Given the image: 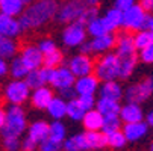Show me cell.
<instances>
[{
    "mask_svg": "<svg viewBox=\"0 0 153 151\" xmlns=\"http://www.w3.org/2000/svg\"><path fill=\"white\" fill-rule=\"evenodd\" d=\"M150 151H153V144H152V147H150Z\"/></svg>",
    "mask_w": 153,
    "mask_h": 151,
    "instance_id": "obj_56",
    "label": "cell"
},
{
    "mask_svg": "<svg viewBox=\"0 0 153 151\" xmlns=\"http://www.w3.org/2000/svg\"><path fill=\"white\" fill-rule=\"evenodd\" d=\"M153 95V77H144L141 82L130 85L124 92L126 103L141 104Z\"/></svg>",
    "mask_w": 153,
    "mask_h": 151,
    "instance_id": "obj_8",
    "label": "cell"
},
{
    "mask_svg": "<svg viewBox=\"0 0 153 151\" xmlns=\"http://www.w3.org/2000/svg\"><path fill=\"white\" fill-rule=\"evenodd\" d=\"M3 148L6 151H20L21 150L20 138H3Z\"/></svg>",
    "mask_w": 153,
    "mask_h": 151,
    "instance_id": "obj_41",
    "label": "cell"
},
{
    "mask_svg": "<svg viewBox=\"0 0 153 151\" xmlns=\"http://www.w3.org/2000/svg\"><path fill=\"white\" fill-rule=\"evenodd\" d=\"M29 68L25 65V62L21 60L20 56L12 57L11 63H9V73L12 76V79H26V76L29 74Z\"/></svg>",
    "mask_w": 153,
    "mask_h": 151,
    "instance_id": "obj_30",
    "label": "cell"
},
{
    "mask_svg": "<svg viewBox=\"0 0 153 151\" xmlns=\"http://www.w3.org/2000/svg\"><path fill=\"white\" fill-rule=\"evenodd\" d=\"M67 130H65V125L61 122V119H53L50 124V132H49V138H52L56 142L64 144V141L67 139Z\"/></svg>",
    "mask_w": 153,
    "mask_h": 151,
    "instance_id": "obj_33",
    "label": "cell"
},
{
    "mask_svg": "<svg viewBox=\"0 0 153 151\" xmlns=\"http://www.w3.org/2000/svg\"><path fill=\"white\" fill-rule=\"evenodd\" d=\"M52 100H53V91L47 85L33 89L30 94V103L36 109H47V106L50 104Z\"/></svg>",
    "mask_w": 153,
    "mask_h": 151,
    "instance_id": "obj_17",
    "label": "cell"
},
{
    "mask_svg": "<svg viewBox=\"0 0 153 151\" xmlns=\"http://www.w3.org/2000/svg\"><path fill=\"white\" fill-rule=\"evenodd\" d=\"M49 132H50V124H47L46 121H35L27 128V136L39 145L44 139L49 138Z\"/></svg>",
    "mask_w": 153,
    "mask_h": 151,
    "instance_id": "obj_19",
    "label": "cell"
},
{
    "mask_svg": "<svg viewBox=\"0 0 153 151\" xmlns=\"http://www.w3.org/2000/svg\"><path fill=\"white\" fill-rule=\"evenodd\" d=\"M99 94L102 98H109V100H115L120 101L123 97V89L117 80H111V82H103L99 88Z\"/></svg>",
    "mask_w": 153,
    "mask_h": 151,
    "instance_id": "obj_20",
    "label": "cell"
},
{
    "mask_svg": "<svg viewBox=\"0 0 153 151\" xmlns=\"http://www.w3.org/2000/svg\"><path fill=\"white\" fill-rule=\"evenodd\" d=\"M121 124H123V121H121L120 115H108L103 119L102 132H105L106 135H109V133H112V132L121 130Z\"/></svg>",
    "mask_w": 153,
    "mask_h": 151,
    "instance_id": "obj_34",
    "label": "cell"
},
{
    "mask_svg": "<svg viewBox=\"0 0 153 151\" xmlns=\"http://www.w3.org/2000/svg\"><path fill=\"white\" fill-rule=\"evenodd\" d=\"M21 32H23V27H21V23L17 17H11L0 12V35L15 39L21 35Z\"/></svg>",
    "mask_w": 153,
    "mask_h": 151,
    "instance_id": "obj_13",
    "label": "cell"
},
{
    "mask_svg": "<svg viewBox=\"0 0 153 151\" xmlns=\"http://www.w3.org/2000/svg\"><path fill=\"white\" fill-rule=\"evenodd\" d=\"M26 113L20 104H11L6 109V122L0 130L2 138H20L26 132Z\"/></svg>",
    "mask_w": 153,
    "mask_h": 151,
    "instance_id": "obj_3",
    "label": "cell"
},
{
    "mask_svg": "<svg viewBox=\"0 0 153 151\" xmlns=\"http://www.w3.org/2000/svg\"><path fill=\"white\" fill-rule=\"evenodd\" d=\"M146 122L149 124V127L153 128V110H150V112L146 115Z\"/></svg>",
    "mask_w": 153,
    "mask_h": 151,
    "instance_id": "obj_52",
    "label": "cell"
},
{
    "mask_svg": "<svg viewBox=\"0 0 153 151\" xmlns=\"http://www.w3.org/2000/svg\"><path fill=\"white\" fill-rule=\"evenodd\" d=\"M96 109L103 116H108V115H120L121 106L115 100H109V98H102L100 97L97 100V103H96Z\"/></svg>",
    "mask_w": 153,
    "mask_h": 151,
    "instance_id": "obj_26",
    "label": "cell"
},
{
    "mask_svg": "<svg viewBox=\"0 0 153 151\" xmlns=\"http://www.w3.org/2000/svg\"><path fill=\"white\" fill-rule=\"evenodd\" d=\"M80 53L83 55H93V47H91V41H85L83 44L79 47Z\"/></svg>",
    "mask_w": 153,
    "mask_h": 151,
    "instance_id": "obj_49",
    "label": "cell"
},
{
    "mask_svg": "<svg viewBox=\"0 0 153 151\" xmlns=\"http://www.w3.org/2000/svg\"><path fill=\"white\" fill-rule=\"evenodd\" d=\"M38 49L42 52V55H47V53H52L53 50H56V44H55V41L52 38H42L38 41Z\"/></svg>",
    "mask_w": 153,
    "mask_h": 151,
    "instance_id": "obj_40",
    "label": "cell"
},
{
    "mask_svg": "<svg viewBox=\"0 0 153 151\" xmlns=\"http://www.w3.org/2000/svg\"><path fill=\"white\" fill-rule=\"evenodd\" d=\"M103 119H105V116L94 107V109H91L85 113L82 122H83V127L86 132H94V130H102Z\"/></svg>",
    "mask_w": 153,
    "mask_h": 151,
    "instance_id": "obj_22",
    "label": "cell"
},
{
    "mask_svg": "<svg viewBox=\"0 0 153 151\" xmlns=\"http://www.w3.org/2000/svg\"><path fill=\"white\" fill-rule=\"evenodd\" d=\"M39 145L33 139H30L29 136H26L25 139H21V151H36Z\"/></svg>",
    "mask_w": 153,
    "mask_h": 151,
    "instance_id": "obj_44",
    "label": "cell"
},
{
    "mask_svg": "<svg viewBox=\"0 0 153 151\" xmlns=\"http://www.w3.org/2000/svg\"><path fill=\"white\" fill-rule=\"evenodd\" d=\"M76 79L77 77L73 74V71L70 70L68 65H61L55 70L52 86L58 91L65 89V88H71V86H74V83H76Z\"/></svg>",
    "mask_w": 153,
    "mask_h": 151,
    "instance_id": "obj_12",
    "label": "cell"
},
{
    "mask_svg": "<svg viewBox=\"0 0 153 151\" xmlns=\"http://www.w3.org/2000/svg\"><path fill=\"white\" fill-rule=\"evenodd\" d=\"M146 29H149V30H152L153 32V15H149V20H147V27Z\"/></svg>",
    "mask_w": 153,
    "mask_h": 151,
    "instance_id": "obj_53",
    "label": "cell"
},
{
    "mask_svg": "<svg viewBox=\"0 0 153 151\" xmlns=\"http://www.w3.org/2000/svg\"><path fill=\"white\" fill-rule=\"evenodd\" d=\"M59 95H61L64 100L70 101V100H73V98H76V97H77V92H76V89H74V86H71V88L61 89V91H59Z\"/></svg>",
    "mask_w": 153,
    "mask_h": 151,
    "instance_id": "obj_47",
    "label": "cell"
},
{
    "mask_svg": "<svg viewBox=\"0 0 153 151\" xmlns=\"http://www.w3.org/2000/svg\"><path fill=\"white\" fill-rule=\"evenodd\" d=\"M94 74L102 82H111V80L120 79V74H118V60H117L115 52L114 53L109 52V53L103 55L96 62Z\"/></svg>",
    "mask_w": 153,
    "mask_h": 151,
    "instance_id": "obj_5",
    "label": "cell"
},
{
    "mask_svg": "<svg viewBox=\"0 0 153 151\" xmlns=\"http://www.w3.org/2000/svg\"><path fill=\"white\" fill-rule=\"evenodd\" d=\"M135 5V0H115L114 2V8L120 9V11H127L129 8H132Z\"/></svg>",
    "mask_w": 153,
    "mask_h": 151,
    "instance_id": "obj_46",
    "label": "cell"
},
{
    "mask_svg": "<svg viewBox=\"0 0 153 151\" xmlns=\"http://www.w3.org/2000/svg\"><path fill=\"white\" fill-rule=\"evenodd\" d=\"M117 46V36L109 32V33H105L102 36H97V38H93L91 39V47H93V53H109L114 47Z\"/></svg>",
    "mask_w": 153,
    "mask_h": 151,
    "instance_id": "obj_16",
    "label": "cell"
},
{
    "mask_svg": "<svg viewBox=\"0 0 153 151\" xmlns=\"http://www.w3.org/2000/svg\"><path fill=\"white\" fill-rule=\"evenodd\" d=\"M86 26L82 24L80 21H74L64 27L62 32V42L64 46H67L70 49L73 47H80L83 42L86 41Z\"/></svg>",
    "mask_w": 153,
    "mask_h": 151,
    "instance_id": "obj_9",
    "label": "cell"
},
{
    "mask_svg": "<svg viewBox=\"0 0 153 151\" xmlns=\"http://www.w3.org/2000/svg\"><path fill=\"white\" fill-rule=\"evenodd\" d=\"M26 83L29 85V88L33 91V89H36V88H41V86H44L46 83H44V80H42V77H41V73H39V68L38 70H32V71H29V74L26 76Z\"/></svg>",
    "mask_w": 153,
    "mask_h": 151,
    "instance_id": "obj_37",
    "label": "cell"
},
{
    "mask_svg": "<svg viewBox=\"0 0 153 151\" xmlns=\"http://www.w3.org/2000/svg\"><path fill=\"white\" fill-rule=\"evenodd\" d=\"M64 63V55L61 50H53L52 53L44 55V67H50V68H58Z\"/></svg>",
    "mask_w": 153,
    "mask_h": 151,
    "instance_id": "obj_35",
    "label": "cell"
},
{
    "mask_svg": "<svg viewBox=\"0 0 153 151\" xmlns=\"http://www.w3.org/2000/svg\"><path fill=\"white\" fill-rule=\"evenodd\" d=\"M46 110L53 119H62L64 116H67V100H64L61 95L53 97Z\"/></svg>",
    "mask_w": 153,
    "mask_h": 151,
    "instance_id": "obj_24",
    "label": "cell"
},
{
    "mask_svg": "<svg viewBox=\"0 0 153 151\" xmlns=\"http://www.w3.org/2000/svg\"><path fill=\"white\" fill-rule=\"evenodd\" d=\"M85 2H86L88 6H97V3L100 2V0H85Z\"/></svg>",
    "mask_w": 153,
    "mask_h": 151,
    "instance_id": "obj_54",
    "label": "cell"
},
{
    "mask_svg": "<svg viewBox=\"0 0 153 151\" xmlns=\"http://www.w3.org/2000/svg\"><path fill=\"white\" fill-rule=\"evenodd\" d=\"M55 70L56 68H50V67H44V65L39 68L41 77H42V80H44L46 85H52V80H53V76H55Z\"/></svg>",
    "mask_w": 153,
    "mask_h": 151,
    "instance_id": "obj_43",
    "label": "cell"
},
{
    "mask_svg": "<svg viewBox=\"0 0 153 151\" xmlns=\"http://www.w3.org/2000/svg\"><path fill=\"white\" fill-rule=\"evenodd\" d=\"M103 20L106 23V27L109 32H115L120 27H123V11L117 9V8H111L108 9L103 15Z\"/></svg>",
    "mask_w": 153,
    "mask_h": 151,
    "instance_id": "obj_23",
    "label": "cell"
},
{
    "mask_svg": "<svg viewBox=\"0 0 153 151\" xmlns=\"http://www.w3.org/2000/svg\"><path fill=\"white\" fill-rule=\"evenodd\" d=\"M90 151H93V150H90Z\"/></svg>",
    "mask_w": 153,
    "mask_h": 151,
    "instance_id": "obj_57",
    "label": "cell"
},
{
    "mask_svg": "<svg viewBox=\"0 0 153 151\" xmlns=\"http://www.w3.org/2000/svg\"><path fill=\"white\" fill-rule=\"evenodd\" d=\"M99 17V11H97V6H86V9H85V12L82 14V17L79 18V21L82 24H88L90 21H93L94 18H97Z\"/></svg>",
    "mask_w": 153,
    "mask_h": 151,
    "instance_id": "obj_39",
    "label": "cell"
},
{
    "mask_svg": "<svg viewBox=\"0 0 153 151\" xmlns=\"http://www.w3.org/2000/svg\"><path fill=\"white\" fill-rule=\"evenodd\" d=\"M23 3L25 5H30V3H33V0H23Z\"/></svg>",
    "mask_w": 153,
    "mask_h": 151,
    "instance_id": "obj_55",
    "label": "cell"
},
{
    "mask_svg": "<svg viewBox=\"0 0 153 151\" xmlns=\"http://www.w3.org/2000/svg\"><path fill=\"white\" fill-rule=\"evenodd\" d=\"M149 12L140 5L135 3L132 8L123 12V29L127 32H138L147 27Z\"/></svg>",
    "mask_w": 153,
    "mask_h": 151,
    "instance_id": "obj_6",
    "label": "cell"
},
{
    "mask_svg": "<svg viewBox=\"0 0 153 151\" xmlns=\"http://www.w3.org/2000/svg\"><path fill=\"white\" fill-rule=\"evenodd\" d=\"M67 65L70 67V70L73 71V74L76 77H83V76H88V74H93L94 73V68H96V62L91 59L90 55H83V53H79L76 56H73Z\"/></svg>",
    "mask_w": 153,
    "mask_h": 151,
    "instance_id": "obj_10",
    "label": "cell"
},
{
    "mask_svg": "<svg viewBox=\"0 0 153 151\" xmlns=\"http://www.w3.org/2000/svg\"><path fill=\"white\" fill-rule=\"evenodd\" d=\"M126 144H127V139H126L123 130H117V132H112L108 135V147L118 150V148H123Z\"/></svg>",
    "mask_w": 153,
    "mask_h": 151,
    "instance_id": "obj_36",
    "label": "cell"
},
{
    "mask_svg": "<svg viewBox=\"0 0 153 151\" xmlns=\"http://www.w3.org/2000/svg\"><path fill=\"white\" fill-rule=\"evenodd\" d=\"M5 122H6V110H5V109H2V107H0V130H2V128H3Z\"/></svg>",
    "mask_w": 153,
    "mask_h": 151,
    "instance_id": "obj_51",
    "label": "cell"
},
{
    "mask_svg": "<svg viewBox=\"0 0 153 151\" xmlns=\"http://www.w3.org/2000/svg\"><path fill=\"white\" fill-rule=\"evenodd\" d=\"M85 113H86V110L83 109V106L80 104L77 97L70 100V101H67V116L71 121H82Z\"/></svg>",
    "mask_w": 153,
    "mask_h": 151,
    "instance_id": "obj_29",
    "label": "cell"
},
{
    "mask_svg": "<svg viewBox=\"0 0 153 151\" xmlns=\"http://www.w3.org/2000/svg\"><path fill=\"white\" fill-rule=\"evenodd\" d=\"M152 12H153V11H152Z\"/></svg>",
    "mask_w": 153,
    "mask_h": 151,
    "instance_id": "obj_58",
    "label": "cell"
},
{
    "mask_svg": "<svg viewBox=\"0 0 153 151\" xmlns=\"http://www.w3.org/2000/svg\"><path fill=\"white\" fill-rule=\"evenodd\" d=\"M18 53V42L14 38L0 35V57L12 59Z\"/></svg>",
    "mask_w": 153,
    "mask_h": 151,
    "instance_id": "obj_27",
    "label": "cell"
},
{
    "mask_svg": "<svg viewBox=\"0 0 153 151\" xmlns=\"http://www.w3.org/2000/svg\"><path fill=\"white\" fill-rule=\"evenodd\" d=\"M59 5L55 0H36L18 17L23 30H35L56 18Z\"/></svg>",
    "mask_w": 153,
    "mask_h": 151,
    "instance_id": "obj_1",
    "label": "cell"
},
{
    "mask_svg": "<svg viewBox=\"0 0 153 151\" xmlns=\"http://www.w3.org/2000/svg\"><path fill=\"white\" fill-rule=\"evenodd\" d=\"M9 71V63L5 57H0V77H5Z\"/></svg>",
    "mask_w": 153,
    "mask_h": 151,
    "instance_id": "obj_48",
    "label": "cell"
},
{
    "mask_svg": "<svg viewBox=\"0 0 153 151\" xmlns=\"http://www.w3.org/2000/svg\"><path fill=\"white\" fill-rule=\"evenodd\" d=\"M140 5L149 12V11H153V0H140Z\"/></svg>",
    "mask_w": 153,
    "mask_h": 151,
    "instance_id": "obj_50",
    "label": "cell"
},
{
    "mask_svg": "<svg viewBox=\"0 0 153 151\" xmlns=\"http://www.w3.org/2000/svg\"><path fill=\"white\" fill-rule=\"evenodd\" d=\"M77 98H79L80 104L83 106V109H85L86 112L96 107V103H97V101H96L94 95H77Z\"/></svg>",
    "mask_w": 153,
    "mask_h": 151,
    "instance_id": "obj_42",
    "label": "cell"
},
{
    "mask_svg": "<svg viewBox=\"0 0 153 151\" xmlns=\"http://www.w3.org/2000/svg\"><path fill=\"white\" fill-rule=\"evenodd\" d=\"M86 30H88V35H91L93 38H97V36H102L105 33H109L103 17H97L93 21H90V23L86 24Z\"/></svg>",
    "mask_w": 153,
    "mask_h": 151,
    "instance_id": "obj_32",
    "label": "cell"
},
{
    "mask_svg": "<svg viewBox=\"0 0 153 151\" xmlns=\"http://www.w3.org/2000/svg\"><path fill=\"white\" fill-rule=\"evenodd\" d=\"M62 145L64 144L56 142L52 138H47V139H44L39 144L38 148H39V151H62Z\"/></svg>",
    "mask_w": 153,
    "mask_h": 151,
    "instance_id": "obj_38",
    "label": "cell"
},
{
    "mask_svg": "<svg viewBox=\"0 0 153 151\" xmlns=\"http://www.w3.org/2000/svg\"><path fill=\"white\" fill-rule=\"evenodd\" d=\"M30 94L32 89L29 88V85L26 83L25 79H14L3 89L5 100L11 104H20V106L25 101H27V98H30Z\"/></svg>",
    "mask_w": 153,
    "mask_h": 151,
    "instance_id": "obj_7",
    "label": "cell"
},
{
    "mask_svg": "<svg viewBox=\"0 0 153 151\" xmlns=\"http://www.w3.org/2000/svg\"><path fill=\"white\" fill-rule=\"evenodd\" d=\"M115 55L118 60V74L120 79H129L132 76L137 62L140 59V55H137V47L134 35L124 30L117 36V46H115Z\"/></svg>",
    "mask_w": 153,
    "mask_h": 151,
    "instance_id": "obj_2",
    "label": "cell"
},
{
    "mask_svg": "<svg viewBox=\"0 0 153 151\" xmlns=\"http://www.w3.org/2000/svg\"><path fill=\"white\" fill-rule=\"evenodd\" d=\"M62 150H64V151H90V147H88V141H86L85 132L67 138V139L64 141Z\"/></svg>",
    "mask_w": 153,
    "mask_h": 151,
    "instance_id": "obj_21",
    "label": "cell"
},
{
    "mask_svg": "<svg viewBox=\"0 0 153 151\" xmlns=\"http://www.w3.org/2000/svg\"><path fill=\"white\" fill-rule=\"evenodd\" d=\"M134 41H135V47L137 50H144L149 46L153 44V32L149 29H143L134 33Z\"/></svg>",
    "mask_w": 153,
    "mask_h": 151,
    "instance_id": "obj_31",
    "label": "cell"
},
{
    "mask_svg": "<svg viewBox=\"0 0 153 151\" xmlns=\"http://www.w3.org/2000/svg\"><path fill=\"white\" fill-rule=\"evenodd\" d=\"M85 136L88 141L90 150H103L105 147H108V135L102 130H94V132L85 130Z\"/></svg>",
    "mask_w": 153,
    "mask_h": 151,
    "instance_id": "obj_28",
    "label": "cell"
},
{
    "mask_svg": "<svg viewBox=\"0 0 153 151\" xmlns=\"http://www.w3.org/2000/svg\"><path fill=\"white\" fill-rule=\"evenodd\" d=\"M120 118H121V121L124 124H127V122H138V121H144V112H143L140 104H137V103H126L124 106H121Z\"/></svg>",
    "mask_w": 153,
    "mask_h": 151,
    "instance_id": "obj_18",
    "label": "cell"
},
{
    "mask_svg": "<svg viewBox=\"0 0 153 151\" xmlns=\"http://www.w3.org/2000/svg\"><path fill=\"white\" fill-rule=\"evenodd\" d=\"M140 59L144 63H153V44L140 52Z\"/></svg>",
    "mask_w": 153,
    "mask_h": 151,
    "instance_id": "obj_45",
    "label": "cell"
},
{
    "mask_svg": "<svg viewBox=\"0 0 153 151\" xmlns=\"http://www.w3.org/2000/svg\"><path fill=\"white\" fill-rule=\"evenodd\" d=\"M99 77L93 73L83 77H77L74 83V89L77 95H94L99 91Z\"/></svg>",
    "mask_w": 153,
    "mask_h": 151,
    "instance_id": "obj_14",
    "label": "cell"
},
{
    "mask_svg": "<svg viewBox=\"0 0 153 151\" xmlns=\"http://www.w3.org/2000/svg\"><path fill=\"white\" fill-rule=\"evenodd\" d=\"M149 132V124L146 121L138 122H127L123 127V133L127 139V142H137L141 141Z\"/></svg>",
    "mask_w": 153,
    "mask_h": 151,
    "instance_id": "obj_15",
    "label": "cell"
},
{
    "mask_svg": "<svg viewBox=\"0 0 153 151\" xmlns=\"http://www.w3.org/2000/svg\"><path fill=\"white\" fill-rule=\"evenodd\" d=\"M26 5L23 0H0V12L11 15V17H20L25 12Z\"/></svg>",
    "mask_w": 153,
    "mask_h": 151,
    "instance_id": "obj_25",
    "label": "cell"
},
{
    "mask_svg": "<svg viewBox=\"0 0 153 151\" xmlns=\"http://www.w3.org/2000/svg\"><path fill=\"white\" fill-rule=\"evenodd\" d=\"M21 60L25 62V65L32 71V70H38L44 65V55L42 52L38 49V46H33V44H27L21 49L20 55Z\"/></svg>",
    "mask_w": 153,
    "mask_h": 151,
    "instance_id": "obj_11",
    "label": "cell"
},
{
    "mask_svg": "<svg viewBox=\"0 0 153 151\" xmlns=\"http://www.w3.org/2000/svg\"><path fill=\"white\" fill-rule=\"evenodd\" d=\"M86 6L88 5H86L85 0H65L58 8L56 21L61 24H70L74 21H79Z\"/></svg>",
    "mask_w": 153,
    "mask_h": 151,
    "instance_id": "obj_4",
    "label": "cell"
}]
</instances>
